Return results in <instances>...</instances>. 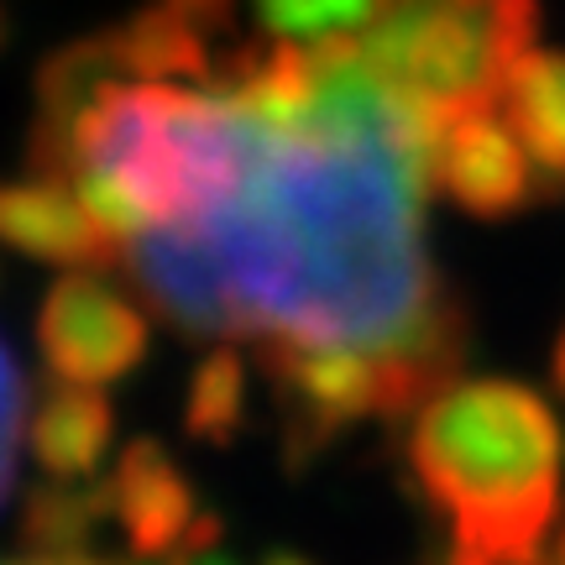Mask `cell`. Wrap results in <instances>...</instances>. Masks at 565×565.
I'll return each instance as SVG.
<instances>
[{
  "mask_svg": "<svg viewBox=\"0 0 565 565\" xmlns=\"http://www.w3.org/2000/svg\"><path fill=\"white\" fill-rule=\"evenodd\" d=\"M435 116L362 32L105 68L63 126V200L158 315L257 345L273 377L362 362L404 408L450 387L461 320L424 257Z\"/></svg>",
  "mask_w": 565,
  "mask_h": 565,
  "instance_id": "cell-1",
  "label": "cell"
},
{
  "mask_svg": "<svg viewBox=\"0 0 565 565\" xmlns=\"http://www.w3.org/2000/svg\"><path fill=\"white\" fill-rule=\"evenodd\" d=\"M408 466L445 519L429 565H550L565 435L534 387L508 377L440 387L408 435Z\"/></svg>",
  "mask_w": 565,
  "mask_h": 565,
  "instance_id": "cell-2",
  "label": "cell"
},
{
  "mask_svg": "<svg viewBox=\"0 0 565 565\" xmlns=\"http://www.w3.org/2000/svg\"><path fill=\"white\" fill-rule=\"evenodd\" d=\"M534 0H387L362 26V47L445 126L461 110L503 100L513 68L534 53Z\"/></svg>",
  "mask_w": 565,
  "mask_h": 565,
  "instance_id": "cell-3",
  "label": "cell"
},
{
  "mask_svg": "<svg viewBox=\"0 0 565 565\" xmlns=\"http://www.w3.org/2000/svg\"><path fill=\"white\" fill-rule=\"evenodd\" d=\"M435 189L477 221H508L534 200V158L492 105L461 110L435 137Z\"/></svg>",
  "mask_w": 565,
  "mask_h": 565,
  "instance_id": "cell-4",
  "label": "cell"
},
{
  "mask_svg": "<svg viewBox=\"0 0 565 565\" xmlns=\"http://www.w3.org/2000/svg\"><path fill=\"white\" fill-rule=\"evenodd\" d=\"M503 110L534 168H545L550 179H565V53L534 47L508 79Z\"/></svg>",
  "mask_w": 565,
  "mask_h": 565,
  "instance_id": "cell-5",
  "label": "cell"
},
{
  "mask_svg": "<svg viewBox=\"0 0 565 565\" xmlns=\"http://www.w3.org/2000/svg\"><path fill=\"white\" fill-rule=\"evenodd\" d=\"M189 513H194V503H189V487L168 471V461H147V456H137V461L126 466L121 477V519H126V534H131V545L141 550V555H162V550H173L189 534Z\"/></svg>",
  "mask_w": 565,
  "mask_h": 565,
  "instance_id": "cell-6",
  "label": "cell"
},
{
  "mask_svg": "<svg viewBox=\"0 0 565 565\" xmlns=\"http://www.w3.org/2000/svg\"><path fill=\"white\" fill-rule=\"evenodd\" d=\"M17 435H21V387H17V366H11V356L0 351V498L11 492Z\"/></svg>",
  "mask_w": 565,
  "mask_h": 565,
  "instance_id": "cell-7",
  "label": "cell"
},
{
  "mask_svg": "<svg viewBox=\"0 0 565 565\" xmlns=\"http://www.w3.org/2000/svg\"><path fill=\"white\" fill-rule=\"evenodd\" d=\"M550 377H555V387H561V398H565V324H561V341H555V351H550Z\"/></svg>",
  "mask_w": 565,
  "mask_h": 565,
  "instance_id": "cell-8",
  "label": "cell"
},
{
  "mask_svg": "<svg viewBox=\"0 0 565 565\" xmlns=\"http://www.w3.org/2000/svg\"><path fill=\"white\" fill-rule=\"evenodd\" d=\"M550 565H565V529L555 534V550H550Z\"/></svg>",
  "mask_w": 565,
  "mask_h": 565,
  "instance_id": "cell-9",
  "label": "cell"
},
{
  "mask_svg": "<svg viewBox=\"0 0 565 565\" xmlns=\"http://www.w3.org/2000/svg\"><path fill=\"white\" fill-rule=\"evenodd\" d=\"M267 565H309V561H299V555H273Z\"/></svg>",
  "mask_w": 565,
  "mask_h": 565,
  "instance_id": "cell-10",
  "label": "cell"
},
{
  "mask_svg": "<svg viewBox=\"0 0 565 565\" xmlns=\"http://www.w3.org/2000/svg\"><path fill=\"white\" fill-rule=\"evenodd\" d=\"M32 565H84V561H32Z\"/></svg>",
  "mask_w": 565,
  "mask_h": 565,
  "instance_id": "cell-11",
  "label": "cell"
}]
</instances>
